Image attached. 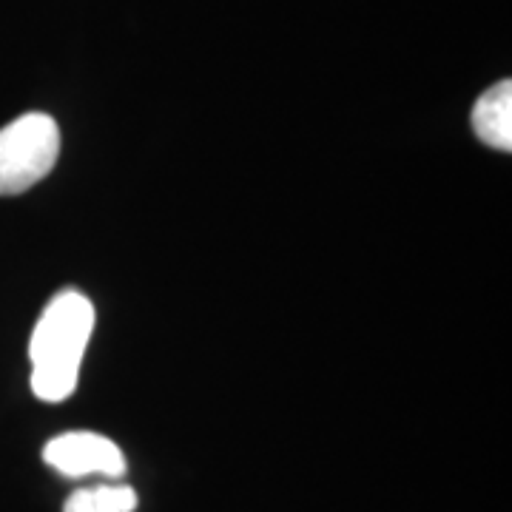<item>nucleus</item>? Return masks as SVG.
<instances>
[{
    "label": "nucleus",
    "instance_id": "f257e3e1",
    "mask_svg": "<svg viewBox=\"0 0 512 512\" xmlns=\"http://www.w3.org/2000/svg\"><path fill=\"white\" fill-rule=\"evenodd\" d=\"M94 333V305L80 291H60L32 330V393L40 402H66Z\"/></svg>",
    "mask_w": 512,
    "mask_h": 512
},
{
    "label": "nucleus",
    "instance_id": "f03ea898",
    "mask_svg": "<svg viewBox=\"0 0 512 512\" xmlns=\"http://www.w3.org/2000/svg\"><path fill=\"white\" fill-rule=\"evenodd\" d=\"M60 157L55 117L32 111L0 128V197H15L46 180Z\"/></svg>",
    "mask_w": 512,
    "mask_h": 512
},
{
    "label": "nucleus",
    "instance_id": "7ed1b4c3",
    "mask_svg": "<svg viewBox=\"0 0 512 512\" xmlns=\"http://www.w3.org/2000/svg\"><path fill=\"white\" fill-rule=\"evenodd\" d=\"M43 461L66 478L126 476L123 450L111 439L92 433V430H74V433L55 436L43 447Z\"/></svg>",
    "mask_w": 512,
    "mask_h": 512
},
{
    "label": "nucleus",
    "instance_id": "20e7f679",
    "mask_svg": "<svg viewBox=\"0 0 512 512\" xmlns=\"http://www.w3.org/2000/svg\"><path fill=\"white\" fill-rule=\"evenodd\" d=\"M473 131L495 151H512V83L501 80L481 94L473 106Z\"/></svg>",
    "mask_w": 512,
    "mask_h": 512
},
{
    "label": "nucleus",
    "instance_id": "39448f33",
    "mask_svg": "<svg viewBox=\"0 0 512 512\" xmlns=\"http://www.w3.org/2000/svg\"><path fill=\"white\" fill-rule=\"evenodd\" d=\"M137 493L128 484H97L69 495L63 512H134Z\"/></svg>",
    "mask_w": 512,
    "mask_h": 512
}]
</instances>
